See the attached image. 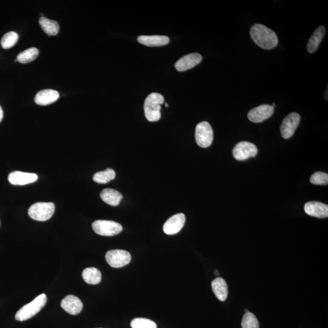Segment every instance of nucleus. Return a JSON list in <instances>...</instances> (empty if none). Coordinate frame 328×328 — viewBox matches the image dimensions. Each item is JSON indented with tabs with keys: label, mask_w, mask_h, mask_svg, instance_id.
Wrapping results in <instances>:
<instances>
[{
	"label": "nucleus",
	"mask_w": 328,
	"mask_h": 328,
	"mask_svg": "<svg viewBox=\"0 0 328 328\" xmlns=\"http://www.w3.org/2000/svg\"><path fill=\"white\" fill-rule=\"evenodd\" d=\"M250 33L252 40L263 49H273L279 43L276 32L264 25L254 24L251 27Z\"/></svg>",
	"instance_id": "obj_1"
},
{
	"label": "nucleus",
	"mask_w": 328,
	"mask_h": 328,
	"mask_svg": "<svg viewBox=\"0 0 328 328\" xmlns=\"http://www.w3.org/2000/svg\"><path fill=\"white\" fill-rule=\"evenodd\" d=\"M164 102V98L161 94L151 93L146 98L144 103V112L146 118L150 122H156L161 119V105Z\"/></svg>",
	"instance_id": "obj_2"
},
{
	"label": "nucleus",
	"mask_w": 328,
	"mask_h": 328,
	"mask_svg": "<svg viewBox=\"0 0 328 328\" xmlns=\"http://www.w3.org/2000/svg\"><path fill=\"white\" fill-rule=\"evenodd\" d=\"M47 302V297L45 294H41L36 297L33 301L22 307L15 315V319L18 321H25L32 318L42 308L45 306Z\"/></svg>",
	"instance_id": "obj_3"
},
{
	"label": "nucleus",
	"mask_w": 328,
	"mask_h": 328,
	"mask_svg": "<svg viewBox=\"0 0 328 328\" xmlns=\"http://www.w3.org/2000/svg\"><path fill=\"white\" fill-rule=\"evenodd\" d=\"M55 211V205L52 203H36L28 210V214L33 220L45 221L52 217Z\"/></svg>",
	"instance_id": "obj_4"
},
{
	"label": "nucleus",
	"mask_w": 328,
	"mask_h": 328,
	"mask_svg": "<svg viewBox=\"0 0 328 328\" xmlns=\"http://www.w3.org/2000/svg\"><path fill=\"white\" fill-rule=\"evenodd\" d=\"M92 227L97 234L106 237L114 236L123 230L119 223L113 221L97 220L92 223Z\"/></svg>",
	"instance_id": "obj_5"
},
{
	"label": "nucleus",
	"mask_w": 328,
	"mask_h": 328,
	"mask_svg": "<svg viewBox=\"0 0 328 328\" xmlns=\"http://www.w3.org/2000/svg\"><path fill=\"white\" fill-rule=\"evenodd\" d=\"M195 139L197 144L202 148H207L211 145L214 140V132L210 123L202 122L196 127Z\"/></svg>",
	"instance_id": "obj_6"
},
{
	"label": "nucleus",
	"mask_w": 328,
	"mask_h": 328,
	"mask_svg": "<svg viewBox=\"0 0 328 328\" xmlns=\"http://www.w3.org/2000/svg\"><path fill=\"white\" fill-rule=\"evenodd\" d=\"M105 259L112 268H120L130 263L131 256L128 252L123 250H111L106 253Z\"/></svg>",
	"instance_id": "obj_7"
},
{
	"label": "nucleus",
	"mask_w": 328,
	"mask_h": 328,
	"mask_svg": "<svg viewBox=\"0 0 328 328\" xmlns=\"http://www.w3.org/2000/svg\"><path fill=\"white\" fill-rule=\"evenodd\" d=\"M257 153L256 145L249 142L238 143L233 150V156L238 161H245L250 158H254Z\"/></svg>",
	"instance_id": "obj_8"
},
{
	"label": "nucleus",
	"mask_w": 328,
	"mask_h": 328,
	"mask_svg": "<svg viewBox=\"0 0 328 328\" xmlns=\"http://www.w3.org/2000/svg\"><path fill=\"white\" fill-rule=\"evenodd\" d=\"M301 117L298 113H292L283 119L280 131L281 135L285 139H290L294 133L301 122Z\"/></svg>",
	"instance_id": "obj_9"
},
{
	"label": "nucleus",
	"mask_w": 328,
	"mask_h": 328,
	"mask_svg": "<svg viewBox=\"0 0 328 328\" xmlns=\"http://www.w3.org/2000/svg\"><path fill=\"white\" fill-rule=\"evenodd\" d=\"M274 108L272 105H261L251 109L248 114V119L254 123H260L273 116Z\"/></svg>",
	"instance_id": "obj_10"
},
{
	"label": "nucleus",
	"mask_w": 328,
	"mask_h": 328,
	"mask_svg": "<svg viewBox=\"0 0 328 328\" xmlns=\"http://www.w3.org/2000/svg\"><path fill=\"white\" fill-rule=\"evenodd\" d=\"M186 222V217L183 214H178L170 218L163 226L164 233L167 235H172L178 234Z\"/></svg>",
	"instance_id": "obj_11"
},
{
	"label": "nucleus",
	"mask_w": 328,
	"mask_h": 328,
	"mask_svg": "<svg viewBox=\"0 0 328 328\" xmlns=\"http://www.w3.org/2000/svg\"><path fill=\"white\" fill-rule=\"evenodd\" d=\"M203 60L201 55L198 53H192L184 56L175 63V68L178 71L183 72L194 68Z\"/></svg>",
	"instance_id": "obj_12"
},
{
	"label": "nucleus",
	"mask_w": 328,
	"mask_h": 328,
	"mask_svg": "<svg viewBox=\"0 0 328 328\" xmlns=\"http://www.w3.org/2000/svg\"><path fill=\"white\" fill-rule=\"evenodd\" d=\"M38 176L35 173H26L15 171L9 174L8 180L15 186H24L35 182Z\"/></svg>",
	"instance_id": "obj_13"
},
{
	"label": "nucleus",
	"mask_w": 328,
	"mask_h": 328,
	"mask_svg": "<svg viewBox=\"0 0 328 328\" xmlns=\"http://www.w3.org/2000/svg\"><path fill=\"white\" fill-rule=\"evenodd\" d=\"M304 209L307 214L311 217L318 218H325L328 217V206L320 202H308L305 204Z\"/></svg>",
	"instance_id": "obj_14"
},
{
	"label": "nucleus",
	"mask_w": 328,
	"mask_h": 328,
	"mask_svg": "<svg viewBox=\"0 0 328 328\" xmlns=\"http://www.w3.org/2000/svg\"><path fill=\"white\" fill-rule=\"evenodd\" d=\"M61 307L69 315L75 316L78 315L82 311L83 304L76 296L69 295L62 300Z\"/></svg>",
	"instance_id": "obj_15"
},
{
	"label": "nucleus",
	"mask_w": 328,
	"mask_h": 328,
	"mask_svg": "<svg viewBox=\"0 0 328 328\" xmlns=\"http://www.w3.org/2000/svg\"><path fill=\"white\" fill-rule=\"evenodd\" d=\"M59 97L58 92L54 89H43L36 94L35 102L39 105H48L56 102Z\"/></svg>",
	"instance_id": "obj_16"
},
{
	"label": "nucleus",
	"mask_w": 328,
	"mask_h": 328,
	"mask_svg": "<svg viewBox=\"0 0 328 328\" xmlns=\"http://www.w3.org/2000/svg\"><path fill=\"white\" fill-rule=\"evenodd\" d=\"M139 43L148 47H159L167 45L170 39L164 35H141L137 38Z\"/></svg>",
	"instance_id": "obj_17"
},
{
	"label": "nucleus",
	"mask_w": 328,
	"mask_h": 328,
	"mask_svg": "<svg viewBox=\"0 0 328 328\" xmlns=\"http://www.w3.org/2000/svg\"><path fill=\"white\" fill-rule=\"evenodd\" d=\"M212 288L217 298L221 302H224L228 298V285L223 279L218 277L213 280Z\"/></svg>",
	"instance_id": "obj_18"
},
{
	"label": "nucleus",
	"mask_w": 328,
	"mask_h": 328,
	"mask_svg": "<svg viewBox=\"0 0 328 328\" xmlns=\"http://www.w3.org/2000/svg\"><path fill=\"white\" fill-rule=\"evenodd\" d=\"M326 29L324 26H319L315 30L312 36H311L307 44L308 51L310 53H314L318 50V47L323 40Z\"/></svg>",
	"instance_id": "obj_19"
},
{
	"label": "nucleus",
	"mask_w": 328,
	"mask_h": 328,
	"mask_svg": "<svg viewBox=\"0 0 328 328\" xmlns=\"http://www.w3.org/2000/svg\"><path fill=\"white\" fill-rule=\"evenodd\" d=\"M100 197L106 204L111 206H118L122 200L120 193L113 189H105L100 193Z\"/></svg>",
	"instance_id": "obj_20"
},
{
	"label": "nucleus",
	"mask_w": 328,
	"mask_h": 328,
	"mask_svg": "<svg viewBox=\"0 0 328 328\" xmlns=\"http://www.w3.org/2000/svg\"><path fill=\"white\" fill-rule=\"evenodd\" d=\"M39 23L41 29L48 35L54 36L57 35L59 32V24L57 21L41 16L39 19Z\"/></svg>",
	"instance_id": "obj_21"
},
{
	"label": "nucleus",
	"mask_w": 328,
	"mask_h": 328,
	"mask_svg": "<svg viewBox=\"0 0 328 328\" xmlns=\"http://www.w3.org/2000/svg\"><path fill=\"white\" fill-rule=\"evenodd\" d=\"M82 277L86 283L89 285H97L102 280V275L99 269L95 268H88L84 269Z\"/></svg>",
	"instance_id": "obj_22"
},
{
	"label": "nucleus",
	"mask_w": 328,
	"mask_h": 328,
	"mask_svg": "<svg viewBox=\"0 0 328 328\" xmlns=\"http://www.w3.org/2000/svg\"><path fill=\"white\" fill-rule=\"evenodd\" d=\"M38 49L36 47H30V48L24 50L19 53L16 57V60L19 63L26 64L32 62L35 60L38 55Z\"/></svg>",
	"instance_id": "obj_23"
},
{
	"label": "nucleus",
	"mask_w": 328,
	"mask_h": 328,
	"mask_svg": "<svg viewBox=\"0 0 328 328\" xmlns=\"http://www.w3.org/2000/svg\"><path fill=\"white\" fill-rule=\"evenodd\" d=\"M116 177V173L112 169H107L105 171L97 172L93 176V180L98 184H106L113 180Z\"/></svg>",
	"instance_id": "obj_24"
},
{
	"label": "nucleus",
	"mask_w": 328,
	"mask_h": 328,
	"mask_svg": "<svg viewBox=\"0 0 328 328\" xmlns=\"http://www.w3.org/2000/svg\"><path fill=\"white\" fill-rule=\"evenodd\" d=\"M18 40V33L10 31L5 33L1 39V44L2 48L10 49L17 43Z\"/></svg>",
	"instance_id": "obj_25"
},
{
	"label": "nucleus",
	"mask_w": 328,
	"mask_h": 328,
	"mask_svg": "<svg viewBox=\"0 0 328 328\" xmlns=\"http://www.w3.org/2000/svg\"><path fill=\"white\" fill-rule=\"evenodd\" d=\"M242 328H260V324L256 316L253 313L245 314L242 322Z\"/></svg>",
	"instance_id": "obj_26"
},
{
	"label": "nucleus",
	"mask_w": 328,
	"mask_h": 328,
	"mask_svg": "<svg viewBox=\"0 0 328 328\" xmlns=\"http://www.w3.org/2000/svg\"><path fill=\"white\" fill-rule=\"evenodd\" d=\"M132 328H157L155 322L151 320L144 318H136L131 323Z\"/></svg>",
	"instance_id": "obj_27"
},
{
	"label": "nucleus",
	"mask_w": 328,
	"mask_h": 328,
	"mask_svg": "<svg viewBox=\"0 0 328 328\" xmlns=\"http://www.w3.org/2000/svg\"><path fill=\"white\" fill-rule=\"evenodd\" d=\"M310 182L315 185H328V175L322 172H316L311 176Z\"/></svg>",
	"instance_id": "obj_28"
},
{
	"label": "nucleus",
	"mask_w": 328,
	"mask_h": 328,
	"mask_svg": "<svg viewBox=\"0 0 328 328\" xmlns=\"http://www.w3.org/2000/svg\"><path fill=\"white\" fill-rule=\"evenodd\" d=\"M2 119H3V111H2L1 106H0V122L2 121Z\"/></svg>",
	"instance_id": "obj_29"
},
{
	"label": "nucleus",
	"mask_w": 328,
	"mask_h": 328,
	"mask_svg": "<svg viewBox=\"0 0 328 328\" xmlns=\"http://www.w3.org/2000/svg\"><path fill=\"white\" fill-rule=\"evenodd\" d=\"M214 273L216 275V276H218L219 275H220V273H219V272H218V270H217V269H216V270L215 271Z\"/></svg>",
	"instance_id": "obj_30"
},
{
	"label": "nucleus",
	"mask_w": 328,
	"mask_h": 328,
	"mask_svg": "<svg viewBox=\"0 0 328 328\" xmlns=\"http://www.w3.org/2000/svg\"><path fill=\"white\" fill-rule=\"evenodd\" d=\"M248 312H249V310H246V309L245 310V313H248Z\"/></svg>",
	"instance_id": "obj_31"
},
{
	"label": "nucleus",
	"mask_w": 328,
	"mask_h": 328,
	"mask_svg": "<svg viewBox=\"0 0 328 328\" xmlns=\"http://www.w3.org/2000/svg\"><path fill=\"white\" fill-rule=\"evenodd\" d=\"M165 106H166V107H168V106H169V105H168L167 103H165Z\"/></svg>",
	"instance_id": "obj_32"
}]
</instances>
